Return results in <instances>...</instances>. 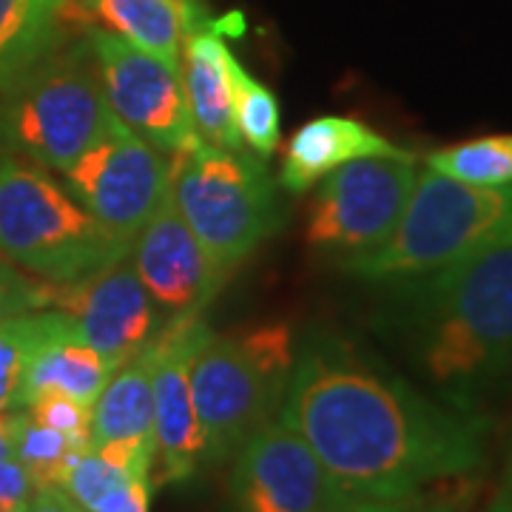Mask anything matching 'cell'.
<instances>
[{"mask_svg": "<svg viewBox=\"0 0 512 512\" xmlns=\"http://www.w3.org/2000/svg\"><path fill=\"white\" fill-rule=\"evenodd\" d=\"M279 419L353 498L402 501L487 456V421L419 393L333 333L299 348Z\"/></svg>", "mask_w": 512, "mask_h": 512, "instance_id": "obj_1", "label": "cell"}, {"mask_svg": "<svg viewBox=\"0 0 512 512\" xmlns=\"http://www.w3.org/2000/svg\"><path fill=\"white\" fill-rule=\"evenodd\" d=\"M402 328L421 376L470 410L512 365V245L407 279Z\"/></svg>", "mask_w": 512, "mask_h": 512, "instance_id": "obj_2", "label": "cell"}, {"mask_svg": "<svg viewBox=\"0 0 512 512\" xmlns=\"http://www.w3.org/2000/svg\"><path fill=\"white\" fill-rule=\"evenodd\" d=\"M504 245H512V185L481 188L427 168L390 239L348 256L345 271L367 282H407Z\"/></svg>", "mask_w": 512, "mask_h": 512, "instance_id": "obj_3", "label": "cell"}, {"mask_svg": "<svg viewBox=\"0 0 512 512\" xmlns=\"http://www.w3.org/2000/svg\"><path fill=\"white\" fill-rule=\"evenodd\" d=\"M296 345L288 325L208 333L191 359V393L202 430V464L220 467L279 416Z\"/></svg>", "mask_w": 512, "mask_h": 512, "instance_id": "obj_4", "label": "cell"}, {"mask_svg": "<svg viewBox=\"0 0 512 512\" xmlns=\"http://www.w3.org/2000/svg\"><path fill=\"white\" fill-rule=\"evenodd\" d=\"M40 165L0 151V256L40 282L72 285L128 254Z\"/></svg>", "mask_w": 512, "mask_h": 512, "instance_id": "obj_5", "label": "cell"}, {"mask_svg": "<svg viewBox=\"0 0 512 512\" xmlns=\"http://www.w3.org/2000/svg\"><path fill=\"white\" fill-rule=\"evenodd\" d=\"M117 123L89 37L63 43L0 94L3 148L46 171L69 165Z\"/></svg>", "mask_w": 512, "mask_h": 512, "instance_id": "obj_6", "label": "cell"}, {"mask_svg": "<svg viewBox=\"0 0 512 512\" xmlns=\"http://www.w3.org/2000/svg\"><path fill=\"white\" fill-rule=\"evenodd\" d=\"M168 160L171 202L225 274L279 228L276 183L259 154L197 140Z\"/></svg>", "mask_w": 512, "mask_h": 512, "instance_id": "obj_7", "label": "cell"}, {"mask_svg": "<svg viewBox=\"0 0 512 512\" xmlns=\"http://www.w3.org/2000/svg\"><path fill=\"white\" fill-rule=\"evenodd\" d=\"M416 177V154L362 157L339 165L319 180L308 208L305 242L339 256L379 248L402 220Z\"/></svg>", "mask_w": 512, "mask_h": 512, "instance_id": "obj_8", "label": "cell"}, {"mask_svg": "<svg viewBox=\"0 0 512 512\" xmlns=\"http://www.w3.org/2000/svg\"><path fill=\"white\" fill-rule=\"evenodd\" d=\"M63 185L114 237L134 242L171 197V160L117 120L63 171Z\"/></svg>", "mask_w": 512, "mask_h": 512, "instance_id": "obj_9", "label": "cell"}, {"mask_svg": "<svg viewBox=\"0 0 512 512\" xmlns=\"http://www.w3.org/2000/svg\"><path fill=\"white\" fill-rule=\"evenodd\" d=\"M231 461L225 512H330L353 498L279 416L259 427Z\"/></svg>", "mask_w": 512, "mask_h": 512, "instance_id": "obj_10", "label": "cell"}, {"mask_svg": "<svg viewBox=\"0 0 512 512\" xmlns=\"http://www.w3.org/2000/svg\"><path fill=\"white\" fill-rule=\"evenodd\" d=\"M86 37L100 63L111 111L123 126L163 154H177L200 140L177 66L106 29H89Z\"/></svg>", "mask_w": 512, "mask_h": 512, "instance_id": "obj_11", "label": "cell"}, {"mask_svg": "<svg viewBox=\"0 0 512 512\" xmlns=\"http://www.w3.org/2000/svg\"><path fill=\"white\" fill-rule=\"evenodd\" d=\"M211 333L202 313L171 316L154 336V467L151 490L200 473L202 430L191 393V359Z\"/></svg>", "mask_w": 512, "mask_h": 512, "instance_id": "obj_12", "label": "cell"}, {"mask_svg": "<svg viewBox=\"0 0 512 512\" xmlns=\"http://www.w3.org/2000/svg\"><path fill=\"white\" fill-rule=\"evenodd\" d=\"M52 308L69 313L80 342L114 370L140 356L165 325L128 254L80 282L52 285Z\"/></svg>", "mask_w": 512, "mask_h": 512, "instance_id": "obj_13", "label": "cell"}, {"mask_svg": "<svg viewBox=\"0 0 512 512\" xmlns=\"http://www.w3.org/2000/svg\"><path fill=\"white\" fill-rule=\"evenodd\" d=\"M128 259L165 319L202 313L225 282V271L185 225L171 197L140 228Z\"/></svg>", "mask_w": 512, "mask_h": 512, "instance_id": "obj_14", "label": "cell"}, {"mask_svg": "<svg viewBox=\"0 0 512 512\" xmlns=\"http://www.w3.org/2000/svg\"><path fill=\"white\" fill-rule=\"evenodd\" d=\"M416 151L396 146L376 128L356 117L322 114L293 131L285 146L279 185L288 194H305L339 165L362 157H413Z\"/></svg>", "mask_w": 512, "mask_h": 512, "instance_id": "obj_15", "label": "cell"}, {"mask_svg": "<svg viewBox=\"0 0 512 512\" xmlns=\"http://www.w3.org/2000/svg\"><path fill=\"white\" fill-rule=\"evenodd\" d=\"M74 15L120 35L137 49L160 57L180 69V55L188 37L208 26L200 0H69Z\"/></svg>", "mask_w": 512, "mask_h": 512, "instance_id": "obj_16", "label": "cell"}, {"mask_svg": "<svg viewBox=\"0 0 512 512\" xmlns=\"http://www.w3.org/2000/svg\"><path fill=\"white\" fill-rule=\"evenodd\" d=\"M234 60L214 23L185 40L180 80L191 123L200 140L220 148H242L234 123Z\"/></svg>", "mask_w": 512, "mask_h": 512, "instance_id": "obj_17", "label": "cell"}, {"mask_svg": "<svg viewBox=\"0 0 512 512\" xmlns=\"http://www.w3.org/2000/svg\"><path fill=\"white\" fill-rule=\"evenodd\" d=\"M128 444L154 453V342L117 367L92 404V447Z\"/></svg>", "mask_w": 512, "mask_h": 512, "instance_id": "obj_18", "label": "cell"}, {"mask_svg": "<svg viewBox=\"0 0 512 512\" xmlns=\"http://www.w3.org/2000/svg\"><path fill=\"white\" fill-rule=\"evenodd\" d=\"M69 0H0V94L66 43Z\"/></svg>", "mask_w": 512, "mask_h": 512, "instance_id": "obj_19", "label": "cell"}, {"mask_svg": "<svg viewBox=\"0 0 512 512\" xmlns=\"http://www.w3.org/2000/svg\"><path fill=\"white\" fill-rule=\"evenodd\" d=\"M111 373L114 367L97 350L80 342L77 333L57 336L37 350L26 370L20 390V410L40 396H66L92 407L100 390L111 379Z\"/></svg>", "mask_w": 512, "mask_h": 512, "instance_id": "obj_20", "label": "cell"}, {"mask_svg": "<svg viewBox=\"0 0 512 512\" xmlns=\"http://www.w3.org/2000/svg\"><path fill=\"white\" fill-rule=\"evenodd\" d=\"M66 333H77L74 319L57 308L26 311L0 322V413L20 410V390L35 353Z\"/></svg>", "mask_w": 512, "mask_h": 512, "instance_id": "obj_21", "label": "cell"}, {"mask_svg": "<svg viewBox=\"0 0 512 512\" xmlns=\"http://www.w3.org/2000/svg\"><path fill=\"white\" fill-rule=\"evenodd\" d=\"M57 487L86 512H123L131 501L151 493V481L126 473L97 447L74 453Z\"/></svg>", "mask_w": 512, "mask_h": 512, "instance_id": "obj_22", "label": "cell"}, {"mask_svg": "<svg viewBox=\"0 0 512 512\" xmlns=\"http://www.w3.org/2000/svg\"><path fill=\"white\" fill-rule=\"evenodd\" d=\"M427 168L481 188L512 185V134H487L427 154Z\"/></svg>", "mask_w": 512, "mask_h": 512, "instance_id": "obj_23", "label": "cell"}, {"mask_svg": "<svg viewBox=\"0 0 512 512\" xmlns=\"http://www.w3.org/2000/svg\"><path fill=\"white\" fill-rule=\"evenodd\" d=\"M92 447V441L74 439L60 430H52L46 424L32 419L26 410H18V427H15V461L23 464V470L40 487H57L66 464L74 453Z\"/></svg>", "mask_w": 512, "mask_h": 512, "instance_id": "obj_24", "label": "cell"}, {"mask_svg": "<svg viewBox=\"0 0 512 512\" xmlns=\"http://www.w3.org/2000/svg\"><path fill=\"white\" fill-rule=\"evenodd\" d=\"M234 123L242 146L259 157L279 148V103L276 94L234 60Z\"/></svg>", "mask_w": 512, "mask_h": 512, "instance_id": "obj_25", "label": "cell"}, {"mask_svg": "<svg viewBox=\"0 0 512 512\" xmlns=\"http://www.w3.org/2000/svg\"><path fill=\"white\" fill-rule=\"evenodd\" d=\"M40 308H52V282L32 279L0 256V322Z\"/></svg>", "mask_w": 512, "mask_h": 512, "instance_id": "obj_26", "label": "cell"}, {"mask_svg": "<svg viewBox=\"0 0 512 512\" xmlns=\"http://www.w3.org/2000/svg\"><path fill=\"white\" fill-rule=\"evenodd\" d=\"M23 410L52 430H60L74 439L92 441V407L86 404L66 399V396H40Z\"/></svg>", "mask_w": 512, "mask_h": 512, "instance_id": "obj_27", "label": "cell"}, {"mask_svg": "<svg viewBox=\"0 0 512 512\" xmlns=\"http://www.w3.org/2000/svg\"><path fill=\"white\" fill-rule=\"evenodd\" d=\"M481 481L470 476L447 478L416 493L402 512H467L478 501Z\"/></svg>", "mask_w": 512, "mask_h": 512, "instance_id": "obj_28", "label": "cell"}, {"mask_svg": "<svg viewBox=\"0 0 512 512\" xmlns=\"http://www.w3.org/2000/svg\"><path fill=\"white\" fill-rule=\"evenodd\" d=\"M35 495V481L15 458H0V504L15 512L29 510Z\"/></svg>", "mask_w": 512, "mask_h": 512, "instance_id": "obj_29", "label": "cell"}, {"mask_svg": "<svg viewBox=\"0 0 512 512\" xmlns=\"http://www.w3.org/2000/svg\"><path fill=\"white\" fill-rule=\"evenodd\" d=\"M26 512H86L83 507H77L69 495L63 493L60 487H40L29 501Z\"/></svg>", "mask_w": 512, "mask_h": 512, "instance_id": "obj_30", "label": "cell"}, {"mask_svg": "<svg viewBox=\"0 0 512 512\" xmlns=\"http://www.w3.org/2000/svg\"><path fill=\"white\" fill-rule=\"evenodd\" d=\"M413 498V495H410ZM410 498L402 501H382V498H348L330 512H402Z\"/></svg>", "mask_w": 512, "mask_h": 512, "instance_id": "obj_31", "label": "cell"}, {"mask_svg": "<svg viewBox=\"0 0 512 512\" xmlns=\"http://www.w3.org/2000/svg\"><path fill=\"white\" fill-rule=\"evenodd\" d=\"M467 512H512V490L498 484L493 493L487 495L484 501H476Z\"/></svg>", "mask_w": 512, "mask_h": 512, "instance_id": "obj_32", "label": "cell"}, {"mask_svg": "<svg viewBox=\"0 0 512 512\" xmlns=\"http://www.w3.org/2000/svg\"><path fill=\"white\" fill-rule=\"evenodd\" d=\"M15 427H18V410L0 413V458H15Z\"/></svg>", "mask_w": 512, "mask_h": 512, "instance_id": "obj_33", "label": "cell"}, {"mask_svg": "<svg viewBox=\"0 0 512 512\" xmlns=\"http://www.w3.org/2000/svg\"><path fill=\"white\" fill-rule=\"evenodd\" d=\"M148 498H151V493L140 495V498H137V501H131L123 512H148Z\"/></svg>", "mask_w": 512, "mask_h": 512, "instance_id": "obj_34", "label": "cell"}, {"mask_svg": "<svg viewBox=\"0 0 512 512\" xmlns=\"http://www.w3.org/2000/svg\"><path fill=\"white\" fill-rule=\"evenodd\" d=\"M501 484L512 490V444H510V453H507V467H504V478H501Z\"/></svg>", "mask_w": 512, "mask_h": 512, "instance_id": "obj_35", "label": "cell"}, {"mask_svg": "<svg viewBox=\"0 0 512 512\" xmlns=\"http://www.w3.org/2000/svg\"><path fill=\"white\" fill-rule=\"evenodd\" d=\"M0 512H15V510H9V507H3V504H0Z\"/></svg>", "mask_w": 512, "mask_h": 512, "instance_id": "obj_36", "label": "cell"}, {"mask_svg": "<svg viewBox=\"0 0 512 512\" xmlns=\"http://www.w3.org/2000/svg\"><path fill=\"white\" fill-rule=\"evenodd\" d=\"M0 151H3V140H0Z\"/></svg>", "mask_w": 512, "mask_h": 512, "instance_id": "obj_37", "label": "cell"}]
</instances>
